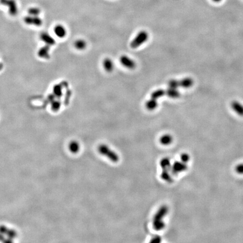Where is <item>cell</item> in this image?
<instances>
[{
	"label": "cell",
	"instance_id": "1",
	"mask_svg": "<svg viewBox=\"0 0 243 243\" xmlns=\"http://www.w3.org/2000/svg\"><path fill=\"white\" fill-rule=\"evenodd\" d=\"M168 208L166 205H163L158 210L153 219V227L154 229L159 230L163 229L165 224L163 221V218L167 215Z\"/></svg>",
	"mask_w": 243,
	"mask_h": 243
},
{
	"label": "cell",
	"instance_id": "2",
	"mask_svg": "<svg viewBox=\"0 0 243 243\" xmlns=\"http://www.w3.org/2000/svg\"><path fill=\"white\" fill-rule=\"evenodd\" d=\"M98 151L101 155L106 157L112 162L115 163L119 161V155L106 145L101 144L99 145L98 147Z\"/></svg>",
	"mask_w": 243,
	"mask_h": 243
},
{
	"label": "cell",
	"instance_id": "3",
	"mask_svg": "<svg viewBox=\"0 0 243 243\" xmlns=\"http://www.w3.org/2000/svg\"><path fill=\"white\" fill-rule=\"evenodd\" d=\"M149 38L148 32L145 30H141L138 32L136 36L134 38L130 44V46L132 48H136L141 46L143 43H145Z\"/></svg>",
	"mask_w": 243,
	"mask_h": 243
},
{
	"label": "cell",
	"instance_id": "4",
	"mask_svg": "<svg viewBox=\"0 0 243 243\" xmlns=\"http://www.w3.org/2000/svg\"><path fill=\"white\" fill-rule=\"evenodd\" d=\"M187 169L186 163L182 162H175L171 167L172 173L174 175H177L178 173L185 171Z\"/></svg>",
	"mask_w": 243,
	"mask_h": 243
},
{
	"label": "cell",
	"instance_id": "5",
	"mask_svg": "<svg viewBox=\"0 0 243 243\" xmlns=\"http://www.w3.org/2000/svg\"><path fill=\"white\" fill-rule=\"evenodd\" d=\"M119 60L123 66L129 69H134L136 65L134 60L126 55H122L120 56Z\"/></svg>",
	"mask_w": 243,
	"mask_h": 243
},
{
	"label": "cell",
	"instance_id": "6",
	"mask_svg": "<svg viewBox=\"0 0 243 243\" xmlns=\"http://www.w3.org/2000/svg\"><path fill=\"white\" fill-rule=\"evenodd\" d=\"M231 108L234 111L240 116H243V105L238 101L231 103Z\"/></svg>",
	"mask_w": 243,
	"mask_h": 243
},
{
	"label": "cell",
	"instance_id": "7",
	"mask_svg": "<svg viewBox=\"0 0 243 243\" xmlns=\"http://www.w3.org/2000/svg\"><path fill=\"white\" fill-rule=\"evenodd\" d=\"M194 81L190 77H186L180 81V87L185 88H189L193 85Z\"/></svg>",
	"mask_w": 243,
	"mask_h": 243
},
{
	"label": "cell",
	"instance_id": "8",
	"mask_svg": "<svg viewBox=\"0 0 243 243\" xmlns=\"http://www.w3.org/2000/svg\"><path fill=\"white\" fill-rule=\"evenodd\" d=\"M103 67L106 71L111 72L114 69V65L113 62L110 59L106 58L103 61Z\"/></svg>",
	"mask_w": 243,
	"mask_h": 243
},
{
	"label": "cell",
	"instance_id": "9",
	"mask_svg": "<svg viewBox=\"0 0 243 243\" xmlns=\"http://www.w3.org/2000/svg\"><path fill=\"white\" fill-rule=\"evenodd\" d=\"M166 94L168 97L172 99H176L180 96V93L177 88H169L166 91Z\"/></svg>",
	"mask_w": 243,
	"mask_h": 243
},
{
	"label": "cell",
	"instance_id": "10",
	"mask_svg": "<svg viewBox=\"0 0 243 243\" xmlns=\"http://www.w3.org/2000/svg\"><path fill=\"white\" fill-rule=\"evenodd\" d=\"M158 105V104L157 100L154 99L152 98H151V99L148 100L145 104L147 109L150 110V111L155 109L157 108Z\"/></svg>",
	"mask_w": 243,
	"mask_h": 243
},
{
	"label": "cell",
	"instance_id": "11",
	"mask_svg": "<svg viewBox=\"0 0 243 243\" xmlns=\"http://www.w3.org/2000/svg\"><path fill=\"white\" fill-rule=\"evenodd\" d=\"M172 141L173 138L169 134L164 135L160 138V142L163 145H168L172 143Z\"/></svg>",
	"mask_w": 243,
	"mask_h": 243
},
{
	"label": "cell",
	"instance_id": "12",
	"mask_svg": "<svg viewBox=\"0 0 243 243\" xmlns=\"http://www.w3.org/2000/svg\"><path fill=\"white\" fill-rule=\"evenodd\" d=\"M55 33L57 35V37H59L61 38L65 37V36L66 34L65 29L64 28V27H62V25H59L56 27V28L55 29Z\"/></svg>",
	"mask_w": 243,
	"mask_h": 243
},
{
	"label": "cell",
	"instance_id": "13",
	"mask_svg": "<svg viewBox=\"0 0 243 243\" xmlns=\"http://www.w3.org/2000/svg\"><path fill=\"white\" fill-rule=\"evenodd\" d=\"M160 165L162 167V169H164V170H169L171 169V167L170 160L167 158L162 159L160 162Z\"/></svg>",
	"mask_w": 243,
	"mask_h": 243
},
{
	"label": "cell",
	"instance_id": "14",
	"mask_svg": "<svg viewBox=\"0 0 243 243\" xmlns=\"http://www.w3.org/2000/svg\"><path fill=\"white\" fill-rule=\"evenodd\" d=\"M166 94V91L162 89H159L157 90L154 91L151 94V98L158 100L159 98L161 97L162 96Z\"/></svg>",
	"mask_w": 243,
	"mask_h": 243
},
{
	"label": "cell",
	"instance_id": "15",
	"mask_svg": "<svg viewBox=\"0 0 243 243\" xmlns=\"http://www.w3.org/2000/svg\"><path fill=\"white\" fill-rule=\"evenodd\" d=\"M161 176V178L164 181H166L169 183L173 182V178L172 177L171 175L169 173L168 170L163 169Z\"/></svg>",
	"mask_w": 243,
	"mask_h": 243
},
{
	"label": "cell",
	"instance_id": "16",
	"mask_svg": "<svg viewBox=\"0 0 243 243\" xmlns=\"http://www.w3.org/2000/svg\"><path fill=\"white\" fill-rule=\"evenodd\" d=\"M80 148V144L76 141H73L69 143V149L70 151L74 154L77 153L79 151Z\"/></svg>",
	"mask_w": 243,
	"mask_h": 243
},
{
	"label": "cell",
	"instance_id": "17",
	"mask_svg": "<svg viewBox=\"0 0 243 243\" xmlns=\"http://www.w3.org/2000/svg\"><path fill=\"white\" fill-rule=\"evenodd\" d=\"M86 45L87 44L85 40L80 39L77 40L75 42L74 46L77 49H78L79 50H82L86 48Z\"/></svg>",
	"mask_w": 243,
	"mask_h": 243
},
{
	"label": "cell",
	"instance_id": "18",
	"mask_svg": "<svg viewBox=\"0 0 243 243\" xmlns=\"http://www.w3.org/2000/svg\"><path fill=\"white\" fill-rule=\"evenodd\" d=\"M169 88H177L180 87V81L177 80H171L168 82Z\"/></svg>",
	"mask_w": 243,
	"mask_h": 243
},
{
	"label": "cell",
	"instance_id": "19",
	"mask_svg": "<svg viewBox=\"0 0 243 243\" xmlns=\"http://www.w3.org/2000/svg\"><path fill=\"white\" fill-rule=\"evenodd\" d=\"M6 235L7 236L8 238L11 239L13 240V239H14L16 237L17 233L14 230L9 229V230H8L7 234H6Z\"/></svg>",
	"mask_w": 243,
	"mask_h": 243
},
{
	"label": "cell",
	"instance_id": "20",
	"mask_svg": "<svg viewBox=\"0 0 243 243\" xmlns=\"http://www.w3.org/2000/svg\"><path fill=\"white\" fill-rule=\"evenodd\" d=\"M181 162H184L185 163H186L190 161V155L186 153H184L181 154Z\"/></svg>",
	"mask_w": 243,
	"mask_h": 243
},
{
	"label": "cell",
	"instance_id": "21",
	"mask_svg": "<svg viewBox=\"0 0 243 243\" xmlns=\"http://www.w3.org/2000/svg\"><path fill=\"white\" fill-rule=\"evenodd\" d=\"M235 171L239 175H243V163L238 164L235 167Z\"/></svg>",
	"mask_w": 243,
	"mask_h": 243
},
{
	"label": "cell",
	"instance_id": "22",
	"mask_svg": "<svg viewBox=\"0 0 243 243\" xmlns=\"http://www.w3.org/2000/svg\"><path fill=\"white\" fill-rule=\"evenodd\" d=\"M8 230H9V229L4 225L0 226V233H1L3 235H6Z\"/></svg>",
	"mask_w": 243,
	"mask_h": 243
},
{
	"label": "cell",
	"instance_id": "23",
	"mask_svg": "<svg viewBox=\"0 0 243 243\" xmlns=\"http://www.w3.org/2000/svg\"><path fill=\"white\" fill-rule=\"evenodd\" d=\"M161 241H162L161 238L160 236H154V238L152 239L150 242L154 243H161Z\"/></svg>",
	"mask_w": 243,
	"mask_h": 243
},
{
	"label": "cell",
	"instance_id": "24",
	"mask_svg": "<svg viewBox=\"0 0 243 243\" xmlns=\"http://www.w3.org/2000/svg\"><path fill=\"white\" fill-rule=\"evenodd\" d=\"M4 235L0 233V241H1V242H4V240H5V238H4Z\"/></svg>",
	"mask_w": 243,
	"mask_h": 243
},
{
	"label": "cell",
	"instance_id": "25",
	"mask_svg": "<svg viewBox=\"0 0 243 243\" xmlns=\"http://www.w3.org/2000/svg\"><path fill=\"white\" fill-rule=\"evenodd\" d=\"M212 1L215 2H216V3H218V2H220L221 1H222V0H212Z\"/></svg>",
	"mask_w": 243,
	"mask_h": 243
}]
</instances>
